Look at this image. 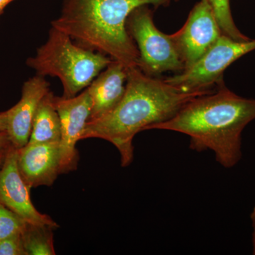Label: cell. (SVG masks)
I'll return each instance as SVG.
<instances>
[{
    "instance_id": "cell-4",
    "label": "cell",
    "mask_w": 255,
    "mask_h": 255,
    "mask_svg": "<svg viewBox=\"0 0 255 255\" xmlns=\"http://www.w3.org/2000/svg\"><path fill=\"white\" fill-rule=\"evenodd\" d=\"M112 58L74 43L66 33L51 26L48 40L28 58V66L41 76L57 77L66 98L87 88L112 62Z\"/></svg>"
},
{
    "instance_id": "cell-12",
    "label": "cell",
    "mask_w": 255,
    "mask_h": 255,
    "mask_svg": "<svg viewBox=\"0 0 255 255\" xmlns=\"http://www.w3.org/2000/svg\"><path fill=\"white\" fill-rule=\"evenodd\" d=\"M127 79V68L114 60L97 75L86 88L92 101L89 121L101 118L117 107L125 94Z\"/></svg>"
},
{
    "instance_id": "cell-17",
    "label": "cell",
    "mask_w": 255,
    "mask_h": 255,
    "mask_svg": "<svg viewBox=\"0 0 255 255\" xmlns=\"http://www.w3.org/2000/svg\"><path fill=\"white\" fill-rule=\"evenodd\" d=\"M0 255H27L21 233L0 240Z\"/></svg>"
},
{
    "instance_id": "cell-13",
    "label": "cell",
    "mask_w": 255,
    "mask_h": 255,
    "mask_svg": "<svg viewBox=\"0 0 255 255\" xmlns=\"http://www.w3.org/2000/svg\"><path fill=\"white\" fill-rule=\"evenodd\" d=\"M53 95L51 92H48L38 105L28 143L60 142V117L53 105Z\"/></svg>"
},
{
    "instance_id": "cell-18",
    "label": "cell",
    "mask_w": 255,
    "mask_h": 255,
    "mask_svg": "<svg viewBox=\"0 0 255 255\" xmlns=\"http://www.w3.org/2000/svg\"><path fill=\"white\" fill-rule=\"evenodd\" d=\"M11 142L9 141L7 132L3 131L0 134V166L2 163L8 150H9Z\"/></svg>"
},
{
    "instance_id": "cell-5",
    "label": "cell",
    "mask_w": 255,
    "mask_h": 255,
    "mask_svg": "<svg viewBox=\"0 0 255 255\" xmlns=\"http://www.w3.org/2000/svg\"><path fill=\"white\" fill-rule=\"evenodd\" d=\"M149 5L133 10L127 18L126 27L139 51L137 68L153 78L167 72L179 73L185 69L170 35L156 27Z\"/></svg>"
},
{
    "instance_id": "cell-14",
    "label": "cell",
    "mask_w": 255,
    "mask_h": 255,
    "mask_svg": "<svg viewBox=\"0 0 255 255\" xmlns=\"http://www.w3.org/2000/svg\"><path fill=\"white\" fill-rule=\"evenodd\" d=\"M53 230L49 226L26 222L21 236L27 255H55Z\"/></svg>"
},
{
    "instance_id": "cell-21",
    "label": "cell",
    "mask_w": 255,
    "mask_h": 255,
    "mask_svg": "<svg viewBox=\"0 0 255 255\" xmlns=\"http://www.w3.org/2000/svg\"><path fill=\"white\" fill-rule=\"evenodd\" d=\"M251 217L252 223H253V228H254V231H255V205L254 209H253V212H252Z\"/></svg>"
},
{
    "instance_id": "cell-15",
    "label": "cell",
    "mask_w": 255,
    "mask_h": 255,
    "mask_svg": "<svg viewBox=\"0 0 255 255\" xmlns=\"http://www.w3.org/2000/svg\"><path fill=\"white\" fill-rule=\"evenodd\" d=\"M207 1L212 8L223 35L236 41H248L251 39L241 33L233 21L230 0H207Z\"/></svg>"
},
{
    "instance_id": "cell-2",
    "label": "cell",
    "mask_w": 255,
    "mask_h": 255,
    "mask_svg": "<svg viewBox=\"0 0 255 255\" xmlns=\"http://www.w3.org/2000/svg\"><path fill=\"white\" fill-rule=\"evenodd\" d=\"M254 119L255 100L240 97L223 82L214 92L189 101L172 118L149 130L185 134L190 137L191 150H211L221 165L232 168L242 157V132Z\"/></svg>"
},
{
    "instance_id": "cell-6",
    "label": "cell",
    "mask_w": 255,
    "mask_h": 255,
    "mask_svg": "<svg viewBox=\"0 0 255 255\" xmlns=\"http://www.w3.org/2000/svg\"><path fill=\"white\" fill-rule=\"evenodd\" d=\"M254 50L255 40L236 41L222 34L194 65L164 80L184 91L213 90L223 83V73L228 67Z\"/></svg>"
},
{
    "instance_id": "cell-23",
    "label": "cell",
    "mask_w": 255,
    "mask_h": 255,
    "mask_svg": "<svg viewBox=\"0 0 255 255\" xmlns=\"http://www.w3.org/2000/svg\"><path fill=\"white\" fill-rule=\"evenodd\" d=\"M2 132H3V131H2ZM1 132H0V134H1Z\"/></svg>"
},
{
    "instance_id": "cell-8",
    "label": "cell",
    "mask_w": 255,
    "mask_h": 255,
    "mask_svg": "<svg viewBox=\"0 0 255 255\" xmlns=\"http://www.w3.org/2000/svg\"><path fill=\"white\" fill-rule=\"evenodd\" d=\"M53 103L60 121V174L69 173L78 167L79 154L77 142L90 119L92 101L88 91L71 98L53 95Z\"/></svg>"
},
{
    "instance_id": "cell-1",
    "label": "cell",
    "mask_w": 255,
    "mask_h": 255,
    "mask_svg": "<svg viewBox=\"0 0 255 255\" xmlns=\"http://www.w3.org/2000/svg\"><path fill=\"white\" fill-rule=\"evenodd\" d=\"M127 73L123 98L110 113L89 121L81 137L103 139L113 144L124 167L133 159L132 140L136 134L169 120L189 101L216 89L184 91L164 80L145 75L137 66L127 68Z\"/></svg>"
},
{
    "instance_id": "cell-9",
    "label": "cell",
    "mask_w": 255,
    "mask_h": 255,
    "mask_svg": "<svg viewBox=\"0 0 255 255\" xmlns=\"http://www.w3.org/2000/svg\"><path fill=\"white\" fill-rule=\"evenodd\" d=\"M30 189L18 169V149L11 145L0 166V201L26 222L57 229L58 223L32 204Z\"/></svg>"
},
{
    "instance_id": "cell-11",
    "label": "cell",
    "mask_w": 255,
    "mask_h": 255,
    "mask_svg": "<svg viewBox=\"0 0 255 255\" xmlns=\"http://www.w3.org/2000/svg\"><path fill=\"white\" fill-rule=\"evenodd\" d=\"M18 167L30 188L50 187L60 174V142L27 143L18 149Z\"/></svg>"
},
{
    "instance_id": "cell-16",
    "label": "cell",
    "mask_w": 255,
    "mask_h": 255,
    "mask_svg": "<svg viewBox=\"0 0 255 255\" xmlns=\"http://www.w3.org/2000/svg\"><path fill=\"white\" fill-rule=\"evenodd\" d=\"M26 223L0 201V240L22 232Z\"/></svg>"
},
{
    "instance_id": "cell-19",
    "label": "cell",
    "mask_w": 255,
    "mask_h": 255,
    "mask_svg": "<svg viewBox=\"0 0 255 255\" xmlns=\"http://www.w3.org/2000/svg\"><path fill=\"white\" fill-rule=\"evenodd\" d=\"M8 112L0 113V132L6 131L7 128Z\"/></svg>"
},
{
    "instance_id": "cell-20",
    "label": "cell",
    "mask_w": 255,
    "mask_h": 255,
    "mask_svg": "<svg viewBox=\"0 0 255 255\" xmlns=\"http://www.w3.org/2000/svg\"><path fill=\"white\" fill-rule=\"evenodd\" d=\"M13 1H14V0H0V15L2 14L4 8Z\"/></svg>"
},
{
    "instance_id": "cell-7",
    "label": "cell",
    "mask_w": 255,
    "mask_h": 255,
    "mask_svg": "<svg viewBox=\"0 0 255 255\" xmlns=\"http://www.w3.org/2000/svg\"><path fill=\"white\" fill-rule=\"evenodd\" d=\"M221 35L211 5L207 0H200L191 10L184 26L170 37L186 70L200 59Z\"/></svg>"
},
{
    "instance_id": "cell-3",
    "label": "cell",
    "mask_w": 255,
    "mask_h": 255,
    "mask_svg": "<svg viewBox=\"0 0 255 255\" xmlns=\"http://www.w3.org/2000/svg\"><path fill=\"white\" fill-rule=\"evenodd\" d=\"M177 0H64L59 17L51 26L79 46L102 53L126 68L137 66L139 51L126 24L142 5L167 6Z\"/></svg>"
},
{
    "instance_id": "cell-22",
    "label": "cell",
    "mask_w": 255,
    "mask_h": 255,
    "mask_svg": "<svg viewBox=\"0 0 255 255\" xmlns=\"http://www.w3.org/2000/svg\"><path fill=\"white\" fill-rule=\"evenodd\" d=\"M253 255H255V231H254V233H253Z\"/></svg>"
},
{
    "instance_id": "cell-10",
    "label": "cell",
    "mask_w": 255,
    "mask_h": 255,
    "mask_svg": "<svg viewBox=\"0 0 255 255\" xmlns=\"http://www.w3.org/2000/svg\"><path fill=\"white\" fill-rule=\"evenodd\" d=\"M49 86L44 77L36 75L24 82L21 100L7 110L6 131L10 142L16 149L27 145L37 108L42 99L50 92Z\"/></svg>"
}]
</instances>
